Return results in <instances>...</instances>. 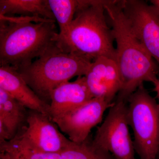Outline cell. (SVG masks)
Segmentation results:
<instances>
[{"instance_id":"obj_1","label":"cell","mask_w":159,"mask_h":159,"mask_svg":"<svg viewBox=\"0 0 159 159\" xmlns=\"http://www.w3.org/2000/svg\"><path fill=\"white\" fill-rule=\"evenodd\" d=\"M104 6L116 43V61L122 81L117 99L127 102L144 82H157L159 68L133 32L121 1H104Z\"/></svg>"},{"instance_id":"obj_2","label":"cell","mask_w":159,"mask_h":159,"mask_svg":"<svg viewBox=\"0 0 159 159\" xmlns=\"http://www.w3.org/2000/svg\"><path fill=\"white\" fill-rule=\"evenodd\" d=\"M105 13L104 1H80L70 25L58 34L57 46L66 52L92 61L100 57L116 61L115 39Z\"/></svg>"},{"instance_id":"obj_3","label":"cell","mask_w":159,"mask_h":159,"mask_svg":"<svg viewBox=\"0 0 159 159\" xmlns=\"http://www.w3.org/2000/svg\"><path fill=\"white\" fill-rule=\"evenodd\" d=\"M55 22L0 20V66L19 70L56 46L59 32Z\"/></svg>"},{"instance_id":"obj_4","label":"cell","mask_w":159,"mask_h":159,"mask_svg":"<svg viewBox=\"0 0 159 159\" xmlns=\"http://www.w3.org/2000/svg\"><path fill=\"white\" fill-rule=\"evenodd\" d=\"M92 61L66 52L56 44L18 71L36 95L48 103L54 89L73 77L84 76Z\"/></svg>"},{"instance_id":"obj_5","label":"cell","mask_w":159,"mask_h":159,"mask_svg":"<svg viewBox=\"0 0 159 159\" xmlns=\"http://www.w3.org/2000/svg\"><path fill=\"white\" fill-rule=\"evenodd\" d=\"M127 120L140 159H157L159 150V105L142 84L129 97Z\"/></svg>"},{"instance_id":"obj_6","label":"cell","mask_w":159,"mask_h":159,"mask_svg":"<svg viewBox=\"0 0 159 159\" xmlns=\"http://www.w3.org/2000/svg\"><path fill=\"white\" fill-rule=\"evenodd\" d=\"M129 126L127 102L117 99L97 128L93 143L110 152L116 159H135V151Z\"/></svg>"},{"instance_id":"obj_7","label":"cell","mask_w":159,"mask_h":159,"mask_svg":"<svg viewBox=\"0 0 159 159\" xmlns=\"http://www.w3.org/2000/svg\"><path fill=\"white\" fill-rule=\"evenodd\" d=\"M121 4L134 34L159 64V12L141 0H123Z\"/></svg>"},{"instance_id":"obj_8","label":"cell","mask_w":159,"mask_h":159,"mask_svg":"<svg viewBox=\"0 0 159 159\" xmlns=\"http://www.w3.org/2000/svg\"><path fill=\"white\" fill-rule=\"evenodd\" d=\"M114 102L93 98L80 107L52 120L71 142L80 144L87 140L92 129L102 122L104 112Z\"/></svg>"},{"instance_id":"obj_9","label":"cell","mask_w":159,"mask_h":159,"mask_svg":"<svg viewBox=\"0 0 159 159\" xmlns=\"http://www.w3.org/2000/svg\"><path fill=\"white\" fill-rule=\"evenodd\" d=\"M26 123L27 126L18 134L38 150L60 153L70 141L46 114L29 110Z\"/></svg>"},{"instance_id":"obj_10","label":"cell","mask_w":159,"mask_h":159,"mask_svg":"<svg viewBox=\"0 0 159 159\" xmlns=\"http://www.w3.org/2000/svg\"><path fill=\"white\" fill-rule=\"evenodd\" d=\"M87 85L93 98L112 102L122 88L121 76L115 60L100 57L91 63L84 76Z\"/></svg>"},{"instance_id":"obj_11","label":"cell","mask_w":159,"mask_h":159,"mask_svg":"<svg viewBox=\"0 0 159 159\" xmlns=\"http://www.w3.org/2000/svg\"><path fill=\"white\" fill-rule=\"evenodd\" d=\"M0 88L6 91L29 110L39 112L50 116V104L36 95L19 72L13 67H0Z\"/></svg>"},{"instance_id":"obj_12","label":"cell","mask_w":159,"mask_h":159,"mask_svg":"<svg viewBox=\"0 0 159 159\" xmlns=\"http://www.w3.org/2000/svg\"><path fill=\"white\" fill-rule=\"evenodd\" d=\"M93 98L84 76L64 83L51 93L50 117L52 119L74 110Z\"/></svg>"},{"instance_id":"obj_13","label":"cell","mask_w":159,"mask_h":159,"mask_svg":"<svg viewBox=\"0 0 159 159\" xmlns=\"http://www.w3.org/2000/svg\"><path fill=\"white\" fill-rule=\"evenodd\" d=\"M26 108L0 88V142L14 138L27 122Z\"/></svg>"},{"instance_id":"obj_14","label":"cell","mask_w":159,"mask_h":159,"mask_svg":"<svg viewBox=\"0 0 159 159\" xmlns=\"http://www.w3.org/2000/svg\"><path fill=\"white\" fill-rule=\"evenodd\" d=\"M0 15L55 20L47 0H1Z\"/></svg>"},{"instance_id":"obj_15","label":"cell","mask_w":159,"mask_h":159,"mask_svg":"<svg viewBox=\"0 0 159 159\" xmlns=\"http://www.w3.org/2000/svg\"><path fill=\"white\" fill-rule=\"evenodd\" d=\"M0 152L10 159H61L60 153L44 152L34 148L19 134L9 141H1Z\"/></svg>"},{"instance_id":"obj_16","label":"cell","mask_w":159,"mask_h":159,"mask_svg":"<svg viewBox=\"0 0 159 159\" xmlns=\"http://www.w3.org/2000/svg\"><path fill=\"white\" fill-rule=\"evenodd\" d=\"M60 154L61 159H116L110 152L94 145L90 137L80 144L70 141Z\"/></svg>"},{"instance_id":"obj_17","label":"cell","mask_w":159,"mask_h":159,"mask_svg":"<svg viewBox=\"0 0 159 159\" xmlns=\"http://www.w3.org/2000/svg\"><path fill=\"white\" fill-rule=\"evenodd\" d=\"M55 20L59 25V34L66 31L74 20L80 4L75 0H47Z\"/></svg>"},{"instance_id":"obj_18","label":"cell","mask_w":159,"mask_h":159,"mask_svg":"<svg viewBox=\"0 0 159 159\" xmlns=\"http://www.w3.org/2000/svg\"><path fill=\"white\" fill-rule=\"evenodd\" d=\"M154 91L157 93V97L158 99L159 105V77L158 78L157 82L154 84Z\"/></svg>"},{"instance_id":"obj_19","label":"cell","mask_w":159,"mask_h":159,"mask_svg":"<svg viewBox=\"0 0 159 159\" xmlns=\"http://www.w3.org/2000/svg\"><path fill=\"white\" fill-rule=\"evenodd\" d=\"M150 2L151 4L154 6L159 12V0H151Z\"/></svg>"},{"instance_id":"obj_20","label":"cell","mask_w":159,"mask_h":159,"mask_svg":"<svg viewBox=\"0 0 159 159\" xmlns=\"http://www.w3.org/2000/svg\"><path fill=\"white\" fill-rule=\"evenodd\" d=\"M0 159H10L2 153H0Z\"/></svg>"},{"instance_id":"obj_21","label":"cell","mask_w":159,"mask_h":159,"mask_svg":"<svg viewBox=\"0 0 159 159\" xmlns=\"http://www.w3.org/2000/svg\"><path fill=\"white\" fill-rule=\"evenodd\" d=\"M158 157H159V152H158V157H157V158Z\"/></svg>"}]
</instances>
